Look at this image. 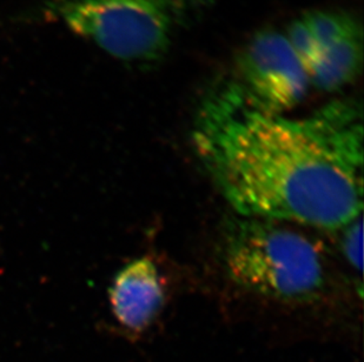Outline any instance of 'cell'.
Masks as SVG:
<instances>
[{
  "instance_id": "obj_1",
  "label": "cell",
  "mask_w": 364,
  "mask_h": 362,
  "mask_svg": "<svg viewBox=\"0 0 364 362\" xmlns=\"http://www.w3.org/2000/svg\"><path fill=\"white\" fill-rule=\"evenodd\" d=\"M193 143L240 216L322 229L362 216L363 126L355 103L295 119L251 109L229 86L203 105Z\"/></svg>"
},
{
  "instance_id": "obj_2",
  "label": "cell",
  "mask_w": 364,
  "mask_h": 362,
  "mask_svg": "<svg viewBox=\"0 0 364 362\" xmlns=\"http://www.w3.org/2000/svg\"><path fill=\"white\" fill-rule=\"evenodd\" d=\"M223 247L228 273L251 292L299 302L313 299L323 288L320 248L279 222L240 216L228 227Z\"/></svg>"
},
{
  "instance_id": "obj_3",
  "label": "cell",
  "mask_w": 364,
  "mask_h": 362,
  "mask_svg": "<svg viewBox=\"0 0 364 362\" xmlns=\"http://www.w3.org/2000/svg\"><path fill=\"white\" fill-rule=\"evenodd\" d=\"M189 4L190 0H55L51 13L111 57L144 64L168 51Z\"/></svg>"
},
{
  "instance_id": "obj_4",
  "label": "cell",
  "mask_w": 364,
  "mask_h": 362,
  "mask_svg": "<svg viewBox=\"0 0 364 362\" xmlns=\"http://www.w3.org/2000/svg\"><path fill=\"white\" fill-rule=\"evenodd\" d=\"M284 35L306 70L310 86L336 92L361 72L363 28L353 14L310 11L292 21Z\"/></svg>"
},
{
  "instance_id": "obj_5",
  "label": "cell",
  "mask_w": 364,
  "mask_h": 362,
  "mask_svg": "<svg viewBox=\"0 0 364 362\" xmlns=\"http://www.w3.org/2000/svg\"><path fill=\"white\" fill-rule=\"evenodd\" d=\"M231 89L251 109L284 116L306 96L309 79L284 32L268 30L254 35L236 64Z\"/></svg>"
},
{
  "instance_id": "obj_6",
  "label": "cell",
  "mask_w": 364,
  "mask_h": 362,
  "mask_svg": "<svg viewBox=\"0 0 364 362\" xmlns=\"http://www.w3.org/2000/svg\"><path fill=\"white\" fill-rule=\"evenodd\" d=\"M164 297L159 268L146 256L123 267L109 290L112 314L118 324L134 333L145 331L155 322L164 305Z\"/></svg>"
},
{
  "instance_id": "obj_7",
  "label": "cell",
  "mask_w": 364,
  "mask_h": 362,
  "mask_svg": "<svg viewBox=\"0 0 364 362\" xmlns=\"http://www.w3.org/2000/svg\"><path fill=\"white\" fill-rule=\"evenodd\" d=\"M343 250L348 263L362 273V216L344 227Z\"/></svg>"
}]
</instances>
